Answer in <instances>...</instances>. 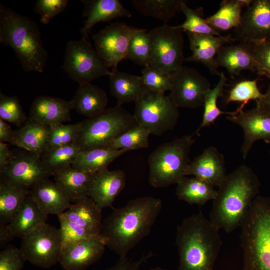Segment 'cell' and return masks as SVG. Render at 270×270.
Wrapping results in <instances>:
<instances>
[{"mask_svg":"<svg viewBox=\"0 0 270 270\" xmlns=\"http://www.w3.org/2000/svg\"><path fill=\"white\" fill-rule=\"evenodd\" d=\"M162 208L160 199L144 196L130 200L121 208H114L102 222L101 234L106 246L120 258L127 256L150 234Z\"/></svg>","mask_w":270,"mask_h":270,"instance_id":"1","label":"cell"},{"mask_svg":"<svg viewBox=\"0 0 270 270\" xmlns=\"http://www.w3.org/2000/svg\"><path fill=\"white\" fill-rule=\"evenodd\" d=\"M260 182L254 171L243 164L218 187L210 220L219 230L230 233L240 227L250 206L258 196Z\"/></svg>","mask_w":270,"mask_h":270,"instance_id":"2","label":"cell"},{"mask_svg":"<svg viewBox=\"0 0 270 270\" xmlns=\"http://www.w3.org/2000/svg\"><path fill=\"white\" fill-rule=\"evenodd\" d=\"M220 230L200 212L178 227V270H214L222 242Z\"/></svg>","mask_w":270,"mask_h":270,"instance_id":"3","label":"cell"},{"mask_svg":"<svg viewBox=\"0 0 270 270\" xmlns=\"http://www.w3.org/2000/svg\"><path fill=\"white\" fill-rule=\"evenodd\" d=\"M0 42L13 49L25 72H44L48 54L38 26L30 18L2 4Z\"/></svg>","mask_w":270,"mask_h":270,"instance_id":"4","label":"cell"},{"mask_svg":"<svg viewBox=\"0 0 270 270\" xmlns=\"http://www.w3.org/2000/svg\"><path fill=\"white\" fill-rule=\"evenodd\" d=\"M240 227L242 270H270V196L255 198Z\"/></svg>","mask_w":270,"mask_h":270,"instance_id":"5","label":"cell"},{"mask_svg":"<svg viewBox=\"0 0 270 270\" xmlns=\"http://www.w3.org/2000/svg\"><path fill=\"white\" fill-rule=\"evenodd\" d=\"M194 135H186L159 146L150 155L149 182L155 188L177 184L186 176Z\"/></svg>","mask_w":270,"mask_h":270,"instance_id":"6","label":"cell"},{"mask_svg":"<svg viewBox=\"0 0 270 270\" xmlns=\"http://www.w3.org/2000/svg\"><path fill=\"white\" fill-rule=\"evenodd\" d=\"M138 125L133 114L116 105L81 122L76 144L81 150L106 148L118 136Z\"/></svg>","mask_w":270,"mask_h":270,"instance_id":"7","label":"cell"},{"mask_svg":"<svg viewBox=\"0 0 270 270\" xmlns=\"http://www.w3.org/2000/svg\"><path fill=\"white\" fill-rule=\"evenodd\" d=\"M133 115L139 126L161 136L175 128L180 112L169 96L145 88L135 102Z\"/></svg>","mask_w":270,"mask_h":270,"instance_id":"8","label":"cell"},{"mask_svg":"<svg viewBox=\"0 0 270 270\" xmlns=\"http://www.w3.org/2000/svg\"><path fill=\"white\" fill-rule=\"evenodd\" d=\"M148 34L152 44L150 66L172 76L185 62L182 30L164 24L152 29Z\"/></svg>","mask_w":270,"mask_h":270,"instance_id":"9","label":"cell"},{"mask_svg":"<svg viewBox=\"0 0 270 270\" xmlns=\"http://www.w3.org/2000/svg\"><path fill=\"white\" fill-rule=\"evenodd\" d=\"M63 68L79 84L91 83L111 74L104 60L84 38L68 43Z\"/></svg>","mask_w":270,"mask_h":270,"instance_id":"10","label":"cell"},{"mask_svg":"<svg viewBox=\"0 0 270 270\" xmlns=\"http://www.w3.org/2000/svg\"><path fill=\"white\" fill-rule=\"evenodd\" d=\"M22 238L20 249L26 261L43 268L59 262L62 250L60 229L46 223Z\"/></svg>","mask_w":270,"mask_h":270,"instance_id":"11","label":"cell"},{"mask_svg":"<svg viewBox=\"0 0 270 270\" xmlns=\"http://www.w3.org/2000/svg\"><path fill=\"white\" fill-rule=\"evenodd\" d=\"M13 152L8 164L0 169V181L12 186L31 190L40 181L54 176L41 158L22 150Z\"/></svg>","mask_w":270,"mask_h":270,"instance_id":"12","label":"cell"},{"mask_svg":"<svg viewBox=\"0 0 270 270\" xmlns=\"http://www.w3.org/2000/svg\"><path fill=\"white\" fill-rule=\"evenodd\" d=\"M142 30L118 22L93 36L96 50L109 68H118L119 63L126 60L132 38Z\"/></svg>","mask_w":270,"mask_h":270,"instance_id":"13","label":"cell"},{"mask_svg":"<svg viewBox=\"0 0 270 270\" xmlns=\"http://www.w3.org/2000/svg\"><path fill=\"white\" fill-rule=\"evenodd\" d=\"M172 86L169 96L179 108L203 106L206 92L211 84L197 70L183 66L172 75Z\"/></svg>","mask_w":270,"mask_h":270,"instance_id":"14","label":"cell"},{"mask_svg":"<svg viewBox=\"0 0 270 270\" xmlns=\"http://www.w3.org/2000/svg\"><path fill=\"white\" fill-rule=\"evenodd\" d=\"M226 118L243 130L244 141L240 151L244 160L256 141L262 140L270 144V114L258 105L247 112L237 109Z\"/></svg>","mask_w":270,"mask_h":270,"instance_id":"15","label":"cell"},{"mask_svg":"<svg viewBox=\"0 0 270 270\" xmlns=\"http://www.w3.org/2000/svg\"><path fill=\"white\" fill-rule=\"evenodd\" d=\"M235 30L240 42H256L270 39V0H254Z\"/></svg>","mask_w":270,"mask_h":270,"instance_id":"16","label":"cell"},{"mask_svg":"<svg viewBox=\"0 0 270 270\" xmlns=\"http://www.w3.org/2000/svg\"><path fill=\"white\" fill-rule=\"evenodd\" d=\"M192 54L184 61L200 63L214 75L220 76L216 58L220 48L235 40L230 35L220 36L187 32Z\"/></svg>","mask_w":270,"mask_h":270,"instance_id":"17","label":"cell"},{"mask_svg":"<svg viewBox=\"0 0 270 270\" xmlns=\"http://www.w3.org/2000/svg\"><path fill=\"white\" fill-rule=\"evenodd\" d=\"M187 175L194 176L214 187H219L228 176L224 155L215 147L206 148L191 161Z\"/></svg>","mask_w":270,"mask_h":270,"instance_id":"18","label":"cell"},{"mask_svg":"<svg viewBox=\"0 0 270 270\" xmlns=\"http://www.w3.org/2000/svg\"><path fill=\"white\" fill-rule=\"evenodd\" d=\"M72 101L49 96L37 98L32 102L28 119L50 127L71 120Z\"/></svg>","mask_w":270,"mask_h":270,"instance_id":"19","label":"cell"},{"mask_svg":"<svg viewBox=\"0 0 270 270\" xmlns=\"http://www.w3.org/2000/svg\"><path fill=\"white\" fill-rule=\"evenodd\" d=\"M106 246L96 240L76 243L62 250L59 263L64 270H86L100 260Z\"/></svg>","mask_w":270,"mask_h":270,"instance_id":"20","label":"cell"},{"mask_svg":"<svg viewBox=\"0 0 270 270\" xmlns=\"http://www.w3.org/2000/svg\"><path fill=\"white\" fill-rule=\"evenodd\" d=\"M126 184V174L122 170L106 169L95 174L90 198L102 210L112 207Z\"/></svg>","mask_w":270,"mask_h":270,"instance_id":"21","label":"cell"},{"mask_svg":"<svg viewBox=\"0 0 270 270\" xmlns=\"http://www.w3.org/2000/svg\"><path fill=\"white\" fill-rule=\"evenodd\" d=\"M83 17L86 20L80 30L82 38H88L92 28L100 22H110L118 18H130L132 13L119 0H83Z\"/></svg>","mask_w":270,"mask_h":270,"instance_id":"22","label":"cell"},{"mask_svg":"<svg viewBox=\"0 0 270 270\" xmlns=\"http://www.w3.org/2000/svg\"><path fill=\"white\" fill-rule=\"evenodd\" d=\"M30 194L39 208L48 216H58L72 206L68 196L49 178L36 184L30 190Z\"/></svg>","mask_w":270,"mask_h":270,"instance_id":"23","label":"cell"},{"mask_svg":"<svg viewBox=\"0 0 270 270\" xmlns=\"http://www.w3.org/2000/svg\"><path fill=\"white\" fill-rule=\"evenodd\" d=\"M218 68L226 69L232 76L248 70L256 72L251 42H240L236 44H226L220 50L216 58Z\"/></svg>","mask_w":270,"mask_h":270,"instance_id":"24","label":"cell"},{"mask_svg":"<svg viewBox=\"0 0 270 270\" xmlns=\"http://www.w3.org/2000/svg\"><path fill=\"white\" fill-rule=\"evenodd\" d=\"M95 174L70 166L54 173V182L65 192L71 202L78 203L90 198Z\"/></svg>","mask_w":270,"mask_h":270,"instance_id":"25","label":"cell"},{"mask_svg":"<svg viewBox=\"0 0 270 270\" xmlns=\"http://www.w3.org/2000/svg\"><path fill=\"white\" fill-rule=\"evenodd\" d=\"M48 219V216L41 211L30 194L7 225V228L13 238H22L46 223Z\"/></svg>","mask_w":270,"mask_h":270,"instance_id":"26","label":"cell"},{"mask_svg":"<svg viewBox=\"0 0 270 270\" xmlns=\"http://www.w3.org/2000/svg\"><path fill=\"white\" fill-rule=\"evenodd\" d=\"M50 126L30 120L16 130L14 146L42 158L48 150Z\"/></svg>","mask_w":270,"mask_h":270,"instance_id":"27","label":"cell"},{"mask_svg":"<svg viewBox=\"0 0 270 270\" xmlns=\"http://www.w3.org/2000/svg\"><path fill=\"white\" fill-rule=\"evenodd\" d=\"M102 210L92 199L88 198L72 204L70 207L62 214L68 220L76 222L92 234L104 240L101 234L103 222Z\"/></svg>","mask_w":270,"mask_h":270,"instance_id":"28","label":"cell"},{"mask_svg":"<svg viewBox=\"0 0 270 270\" xmlns=\"http://www.w3.org/2000/svg\"><path fill=\"white\" fill-rule=\"evenodd\" d=\"M74 109L88 118L94 117L106 109L108 97L106 92L91 83L80 84L71 100Z\"/></svg>","mask_w":270,"mask_h":270,"instance_id":"29","label":"cell"},{"mask_svg":"<svg viewBox=\"0 0 270 270\" xmlns=\"http://www.w3.org/2000/svg\"><path fill=\"white\" fill-rule=\"evenodd\" d=\"M110 92L117 100V106L136 102L144 92L141 76L120 72L112 69L110 75Z\"/></svg>","mask_w":270,"mask_h":270,"instance_id":"30","label":"cell"},{"mask_svg":"<svg viewBox=\"0 0 270 270\" xmlns=\"http://www.w3.org/2000/svg\"><path fill=\"white\" fill-rule=\"evenodd\" d=\"M128 152L126 150H118L109 148L81 150L72 166L81 171L96 174L108 169V166L113 161Z\"/></svg>","mask_w":270,"mask_h":270,"instance_id":"31","label":"cell"},{"mask_svg":"<svg viewBox=\"0 0 270 270\" xmlns=\"http://www.w3.org/2000/svg\"><path fill=\"white\" fill-rule=\"evenodd\" d=\"M176 184L178 198L190 204L203 206L217 196L214 186L196 177H184Z\"/></svg>","mask_w":270,"mask_h":270,"instance_id":"32","label":"cell"},{"mask_svg":"<svg viewBox=\"0 0 270 270\" xmlns=\"http://www.w3.org/2000/svg\"><path fill=\"white\" fill-rule=\"evenodd\" d=\"M30 190L0 182V224L8 225L12 220Z\"/></svg>","mask_w":270,"mask_h":270,"instance_id":"33","label":"cell"},{"mask_svg":"<svg viewBox=\"0 0 270 270\" xmlns=\"http://www.w3.org/2000/svg\"><path fill=\"white\" fill-rule=\"evenodd\" d=\"M243 6L238 0H224L220 5L218 10L212 16L206 18L207 24L222 34L240 24Z\"/></svg>","mask_w":270,"mask_h":270,"instance_id":"34","label":"cell"},{"mask_svg":"<svg viewBox=\"0 0 270 270\" xmlns=\"http://www.w3.org/2000/svg\"><path fill=\"white\" fill-rule=\"evenodd\" d=\"M184 0H132L134 7L143 15L152 17L168 24L181 11Z\"/></svg>","mask_w":270,"mask_h":270,"instance_id":"35","label":"cell"},{"mask_svg":"<svg viewBox=\"0 0 270 270\" xmlns=\"http://www.w3.org/2000/svg\"><path fill=\"white\" fill-rule=\"evenodd\" d=\"M219 76L220 80L217 85L214 88L208 90L204 94L203 118L200 126L196 132L197 135H198L202 128L214 124L216 120L222 115L230 116L233 113L222 112L218 107V100L223 96L224 88L227 82V78L223 72H221Z\"/></svg>","mask_w":270,"mask_h":270,"instance_id":"36","label":"cell"},{"mask_svg":"<svg viewBox=\"0 0 270 270\" xmlns=\"http://www.w3.org/2000/svg\"><path fill=\"white\" fill-rule=\"evenodd\" d=\"M81 149L76 144H71L48 150L41 159L45 166L54 173L72 166Z\"/></svg>","mask_w":270,"mask_h":270,"instance_id":"37","label":"cell"},{"mask_svg":"<svg viewBox=\"0 0 270 270\" xmlns=\"http://www.w3.org/2000/svg\"><path fill=\"white\" fill-rule=\"evenodd\" d=\"M181 12L184 14L186 20L182 24L176 26L177 28L186 32L218 36H222L207 24L204 18L203 8H190L184 0L181 6Z\"/></svg>","mask_w":270,"mask_h":270,"instance_id":"38","label":"cell"},{"mask_svg":"<svg viewBox=\"0 0 270 270\" xmlns=\"http://www.w3.org/2000/svg\"><path fill=\"white\" fill-rule=\"evenodd\" d=\"M150 132L140 126L126 132L112 141L106 148L129 151L148 148Z\"/></svg>","mask_w":270,"mask_h":270,"instance_id":"39","label":"cell"},{"mask_svg":"<svg viewBox=\"0 0 270 270\" xmlns=\"http://www.w3.org/2000/svg\"><path fill=\"white\" fill-rule=\"evenodd\" d=\"M58 217L60 223L62 250L76 243L88 240H98L106 245V241L103 238L92 234L76 222L68 220L62 214Z\"/></svg>","mask_w":270,"mask_h":270,"instance_id":"40","label":"cell"},{"mask_svg":"<svg viewBox=\"0 0 270 270\" xmlns=\"http://www.w3.org/2000/svg\"><path fill=\"white\" fill-rule=\"evenodd\" d=\"M152 44L148 32L146 29L136 34L132 38L126 60L144 67L150 65Z\"/></svg>","mask_w":270,"mask_h":270,"instance_id":"41","label":"cell"},{"mask_svg":"<svg viewBox=\"0 0 270 270\" xmlns=\"http://www.w3.org/2000/svg\"><path fill=\"white\" fill-rule=\"evenodd\" d=\"M258 80H244L236 84L229 91L225 100L226 104H228L232 102H241V106L238 108L242 110L250 101L259 100L263 94L258 88Z\"/></svg>","mask_w":270,"mask_h":270,"instance_id":"42","label":"cell"},{"mask_svg":"<svg viewBox=\"0 0 270 270\" xmlns=\"http://www.w3.org/2000/svg\"><path fill=\"white\" fill-rule=\"evenodd\" d=\"M0 118L20 128L28 120L16 96H8L0 93Z\"/></svg>","mask_w":270,"mask_h":270,"instance_id":"43","label":"cell"},{"mask_svg":"<svg viewBox=\"0 0 270 270\" xmlns=\"http://www.w3.org/2000/svg\"><path fill=\"white\" fill-rule=\"evenodd\" d=\"M142 73V82L145 88L160 94L171 90L172 86L171 75L150 66L144 67Z\"/></svg>","mask_w":270,"mask_h":270,"instance_id":"44","label":"cell"},{"mask_svg":"<svg viewBox=\"0 0 270 270\" xmlns=\"http://www.w3.org/2000/svg\"><path fill=\"white\" fill-rule=\"evenodd\" d=\"M81 126V122L74 124L50 127L48 149L76 144Z\"/></svg>","mask_w":270,"mask_h":270,"instance_id":"45","label":"cell"},{"mask_svg":"<svg viewBox=\"0 0 270 270\" xmlns=\"http://www.w3.org/2000/svg\"><path fill=\"white\" fill-rule=\"evenodd\" d=\"M251 44L257 74L270 79V39Z\"/></svg>","mask_w":270,"mask_h":270,"instance_id":"46","label":"cell"},{"mask_svg":"<svg viewBox=\"0 0 270 270\" xmlns=\"http://www.w3.org/2000/svg\"><path fill=\"white\" fill-rule=\"evenodd\" d=\"M68 4V0H38L34 11L40 16V22L47 24L52 19L62 12Z\"/></svg>","mask_w":270,"mask_h":270,"instance_id":"47","label":"cell"},{"mask_svg":"<svg viewBox=\"0 0 270 270\" xmlns=\"http://www.w3.org/2000/svg\"><path fill=\"white\" fill-rule=\"evenodd\" d=\"M26 262L20 248L8 246L0 253V270H22Z\"/></svg>","mask_w":270,"mask_h":270,"instance_id":"48","label":"cell"},{"mask_svg":"<svg viewBox=\"0 0 270 270\" xmlns=\"http://www.w3.org/2000/svg\"><path fill=\"white\" fill-rule=\"evenodd\" d=\"M152 256L153 254L150 252L136 261L130 260L127 256L121 257L114 266L106 270H140L142 266Z\"/></svg>","mask_w":270,"mask_h":270,"instance_id":"49","label":"cell"},{"mask_svg":"<svg viewBox=\"0 0 270 270\" xmlns=\"http://www.w3.org/2000/svg\"><path fill=\"white\" fill-rule=\"evenodd\" d=\"M16 139V131L12 128L2 119L0 118V142H9L14 144Z\"/></svg>","mask_w":270,"mask_h":270,"instance_id":"50","label":"cell"},{"mask_svg":"<svg viewBox=\"0 0 270 270\" xmlns=\"http://www.w3.org/2000/svg\"><path fill=\"white\" fill-rule=\"evenodd\" d=\"M13 156L8 144L0 142V169L8 165Z\"/></svg>","mask_w":270,"mask_h":270,"instance_id":"51","label":"cell"},{"mask_svg":"<svg viewBox=\"0 0 270 270\" xmlns=\"http://www.w3.org/2000/svg\"><path fill=\"white\" fill-rule=\"evenodd\" d=\"M13 238L10 235V232L7 228V225L0 224V247L6 246Z\"/></svg>","mask_w":270,"mask_h":270,"instance_id":"52","label":"cell"},{"mask_svg":"<svg viewBox=\"0 0 270 270\" xmlns=\"http://www.w3.org/2000/svg\"><path fill=\"white\" fill-rule=\"evenodd\" d=\"M256 102V104L270 114V84L266 93L263 94L262 98Z\"/></svg>","mask_w":270,"mask_h":270,"instance_id":"53","label":"cell"},{"mask_svg":"<svg viewBox=\"0 0 270 270\" xmlns=\"http://www.w3.org/2000/svg\"><path fill=\"white\" fill-rule=\"evenodd\" d=\"M240 3L244 7L249 8L252 4L253 0H238Z\"/></svg>","mask_w":270,"mask_h":270,"instance_id":"54","label":"cell"},{"mask_svg":"<svg viewBox=\"0 0 270 270\" xmlns=\"http://www.w3.org/2000/svg\"><path fill=\"white\" fill-rule=\"evenodd\" d=\"M149 270H166L160 268V267H157V268H151V269H150Z\"/></svg>","mask_w":270,"mask_h":270,"instance_id":"55","label":"cell"},{"mask_svg":"<svg viewBox=\"0 0 270 270\" xmlns=\"http://www.w3.org/2000/svg\"></svg>","mask_w":270,"mask_h":270,"instance_id":"56","label":"cell"}]
</instances>
